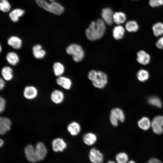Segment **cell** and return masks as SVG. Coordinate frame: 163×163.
Returning a JSON list of instances; mask_svg holds the SVG:
<instances>
[{
  "label": "cell",
  "instance_id": "6da1fadb",
  "mask_svg": "<svg viewBox=\"0 0 163 163\" xmlns=\"http://www.w3.org/2000/svg\"><path fill=\"white\" fill-rule=\"evenodd\" d=\"M105 24L103 20L101 19L91 21L85 31L88 39L91 41H95L101 38L105 32Z\"/></svg>",
  "mask_w": 163,
  "mask_h": 163
},
{
  "label": "cell",
  "instance_id": "7a4b0ae2",
  "mask_svg": "<svg viewBox=\"0 0 163 163\" xmlns=\"http://www.w3.org/2000/svg\"><path fill=\"white\" fill-rule=\"evenodd\" d=\"M88 78L91 81L94 87L99 89L104 88L108 82L107 75L101 71L91 70L88 73Z\"/></svg>",
  "mask_w": 163,
  "mask_h": 163
},
{
  "label": "cell",
  "instance_id": "3957f363",
  "mask_svg": "<svg viewBox=\"0 0 163 163\" xmlns=\"http://www.w3.org/2000/svg\"><path fill=\"white\" fill-rule=\"evenodd\" d=\"M35 1L37 4L40 7L55 14H61L64 11L63 7L58 2L52 1L49 3L46 0Z\"/></svg>",
  "mask_w": 163,
  "mask_h": 163
},
{
  "label": "cell",
  "instance_id": "277c9868",
  "mask_svg": "<svg viewBox=\"0 0 163 163\" xmlns=\"http://www.w3.org/2000/svg\"><path fill=\"white\" fill-rule=\"evenodd\" d=\"M66 52L69 55H72L73 60L76 62H79L82 60L85 55L84 50L79 44L72 43L66 48Z\"/></svg>",
  "mask_w": 163,
  "mask_h": 163
},
{
  "label": "cell",
  "instance_id": "5b68a950",
  "mask_svg": "<svg viewBox=\"0 0 163 163\" xmlns=\"http://www.w3.org/2000/svg\"><path fill=\"white\" fill-rule=\"evenodd\" d=\"M109 118L111 125L116 127L118 126L119 121L121 122L124 121L125 116L123 111L121 108L115 107L111 110Z\"/></svg>",
  "mask_w": 163,
  "mask_h": 163
},
{
  "label": "cell",
  "instance_id": "8992f818",
  "mask_svg": "<svg viewBox=\"0 0 163 163\" xmlns=\"http://www.w3.org/2000/svg\"><path fill=\"white\" fill-rule=\"evenodd\" d=\"M88 158L91 163H104V157L103 153L97 148L92 146L89 152Z\"/></svg>",
  "mask_w": 163,
  "mask_h": 163
},
{
  "label": "cell",
  "instance_id": "52a82bcc",
  "mask_svg": "<svg viewBox=\"0 0 163 163\" xmlns=\"http://www.w3.org/2000/svg\"><path fill=\"white\" fill-rule=\"evenodd\" d=\"M98 138L95 133L88 132L84 134L82 138V141L85 145L90 147L94 146L97 142Z\"/></svg>",
  "mask_w": 163,
  "mask_h": 163
},
{
  "label": "cell",
  "instance_id": "ba28073f",
  "mask_svg": "<svg viewBox=\"0 0 163 163\" xmlns=\"http://www.w3.org/2000/svg\"><path fill=\"white\" fill-rule=\"evenodd\" d=\"M53 150L56 152H63L68 147L67 142L63 139L57 138L53 139L52 142Z\"/></svg>",
  "mask_w": 163,
  "mask_h": 163
},
{
  "label": "cell",
  "instance_id": "9c48e42d",
  "mask_svg": "<svg viewBox=\"0 0 163 163\" xmlns=\"http://www.w3.org/2000/svg\"><path fill=\"white\" fill-rule=\"evenodd\" d=\"M136 56V61L141 65H146L150 62L151 56L145 50H139L137 52Z\"/></svg>",
  "mask_w": 163,
  "mask_h": 163
},
{
  "label": "cell",
  "instance_id": "30bf717a",
  "mask_svg": "<svg viewBox=\"0 0 163 163\" xmlns=\"http://www.w3.org/2000/svg\"><path fill=\"white\" fill-rule=\"evenodd\" d=\"M35 152L38 161L43 160L45 157L47 153L46 148L41 142H39L36 145Z\"/></svg>",
  "mask_w": 163,
  "mask_h": 163
},
{
  "label": "cell",
  "instance_id": "8fae6325",
  "mask_svg": "<svg viewBox=\"0 0 163 163\" xmlns=\"http://www.w3.org/2000/svg\"><path fill=\"white\" fill-rule=\"evenodd\" d=\"M24 152L27 160L32 163L38 161L36 155L35 148L32 145L28 144L25 148Z\"/></svg>",
  "mask_w": 163,
  "mask_h": 163
},
{
  "label": "cell",
  "instance_id": "7c38bea8",
  "mask_svg": "<svg viewBox=\"0 0 163 163\" xmlns=\"http://www.w3.org/2000/svg\"><path fill=\"white\" fill-rule=\"evenodd\" d=\"M67 129L70 134L73 136H77L81 131L80 124L76 121H73L69 123L67 126Z\"/></svg>",
  "mask_w": 163,
  "mask_h": 163
},
{
  "label": "cell",
  "instance_id": "4fadbf2b",
  "mask_svg": "<svg viewBox=\"0 0 163 163\" xmlns=\"http://www.w3.org/2000/svg\"><path fill=\"white\" fill-rule=\"evenodd\" d=\"M113 11L110 8H105L102 10L101 15L105 23L109 25L113 24Z\"/></svg>",
  "mask_w": 163,
  "mask_h": 163
},
{
  "label": "cell",
  "instance_id": "5bb4252c",
  "mask_svg": "<svg viewBox=\"0 0 163 163\" xmlns=\"http://www.w3.org/2000/svg\"><path fill=\"white\" fill-rule=\"evenodd\" d=\"M11 120L6 117L0 118V134H5L11 129Z\"/></svg>",
  "mask_w": 163,
  "mask_h": 163
},
{
  "label": "cell",
  "instance_id": "9a60e30c",
  "mask_svg": "<svg viewBox=\"0 0 163 163\" xmlns=\"http://www.w3.org/2000/svg\"><path fill=\"white\" fill-rule=\"evenodd\" d=\"M38 91L37 88L33 86H28L24 89L23 95L24 97L29 100L35 98L37 96Z\"/></svg>",
  "mask_w": 163,
  "mask_h": 163
},
{
  "label": "cell",
  "instance_id": "2e32d148",
  "mask_svg": "<svg viewBox=\"0 0 163 163\" xmlns=\"http://www.w3.org/2000/svg\"><path fill=\"white\" fill-rule=\"evenodd\" d=\"M32 51L34 57L37 59H41L44 58L46 55V50L43 49L41 45L36 44L33 46Z\"/></svg>",
  "mask_w": 163,
  "mask_h": 163
},
{
  "label": "cell",
  "instance_id": "e0dca14e",
  "mask_svg": "<svg viewBox=\"0 0 163 163\" xmlns=\"http://www.w3.org/2000/svg\"><path fill=\"white\" fill-rule=\"evenodd\" d=\"M8 44L15 50L20 49L22 45V41L19 37L15 36L10 37L7 40Z\"/></svg>",
  "mask_w": 163,
  "mask_h": 163
},
{
  "label": "cell",
  "instance_id": "ac0fdd59",
  "mask_svg": "<svg viewBox=\"0 0 163 163\" xmlns=\"http://www.w3.org/2000/svg\"><path fill=\"white\" fill-rule=\"evenodd\" d=\"M56 82L57 85L67 90L70 89L72 84V82L70 79L62 76L57 78Z\"/></svg>",
  "mask_w": 163,
  "mask_h": 163
},
{
  "label": "cell",
  "instance_id": "d6986e66",
  "mask_svg": "<svg viewBox=\"0 0 163 163\" xmlns=\"http://www.w3.org/2000/svg\"><path fill=\"white\" fill-rule=\"evenodd\" d=\"M63 93L59 90H55L52 92L50 97L51 101L55 104H59L61 103L64 99Z\"/></svg>",
  "mask_w": 163,
  "mask_h": 163
},
{
  "label": "cell",
  "instance_id": "ffe728a7",
  "mask_svg": "<svg viewBox=\"0 0 163 163\" xmlns=\"http://www.w3.org/2000/svg\"><path fill=\"white\" fill-rule=\"evenodd\" d=\"M6 59L9 64L13 66L17 65L20 60L18 54L13 51L9 52L7 53Z\"/></svg>",
  "mask_w": 163,
  "mask_h": 163
},
{
  "label": "cell",
  "instance_id": "44dd1931",
  "mask_svg": "<svg viewBox=\"0 0 163 163\" xmlns=\"http://www.w3.org/2000/svg\"><path fill=\"white\" fill-rule=\"evenodd\" d=\"M2 78L6 81H10L13 78V71L12 68L9 66L3 67L1 70Z\"/></svg>",
  "mask_w": 163,
  "mask_h": 163
},
{
  "label": "cell",
  "instance_id": "7402d4cb",
  "mask_svg": "<svg viewBox=\"0 0 163 163\" xmlns=\"http://www.w3.org/2000/svg\"><path fill=\"white\" fill-rule=\"evenodd\" d=\"M125 29L123 26L120 25L115 26L113 30V36L114 38L117 40L123 38L125 34Z\"/></svg>",
  "mask_w": 163,
  "mask_h": 163
},
{
  "label": "cell",
  "instance_id": "603a6c76",
  "mask_svg": "<svg viewBox=\"0 0 163 163\" xmlns=\"http://www.w3.org/2000/svg\"><path fill=\"white\" fill-rule=\"evenodd\" d=\"M53 69L54 75L58 77L62 76L65 70L64 65L61 62H58L54 63Z\"/></svg>",
  "mask_w": 163,
  "mask_h": 163
},
{
  "label": "cell",
  "instance_id": "cb8c5ba5",
  "mask_svg": "<svg viewBox=\"0 0 163 163\" xmlns=\"http://www.w3.org/2000/svg\"><path fill=\"white\" fill-rule=\"evenodd\" d=\"M115 160L117 163H127L129 161V156L125 152H120L116 154Z\"/></svg>",
  "mask_w": 163,
  "mask_h": 163
},
{
  "label": "cell",
  "instance_id": "d4e9b609",
  "mask_svg": "<svg viewBox=\"0 0 163 163\" xmlns=\"http://www.w3.org/2000/svg\"><path fill=\"white\" fill-rule=\"evenodd\" d=\"M24 13V11L21 9L17 8L13 10L9 14V17L13 22L18 21L20 17L22 16Z\"/></svg>",
  "mask_w": 163,
  "mask_h": 163
},
{
  "label": "cell",
  "instance_id": "484cf974",
  "mask_svg": "<svg viewBox=\"0 0 163 163\" xmlns=\"http://www.w3.org/2000/svg\"><path fill=\"white\" fill-rule=\"evenodd\" d=\"M126 19V14L123 12H116L113 14V22L118 25L125 22Z\"/></svg>",
  "mask_w": 163,
  "mask_h": 163
},
{
  "label": "cell",
  "instance_id": "4316f807",
  "mask_svg": "<svg viewBox=\"0 0 163 163\" xmlns=\"http://www.w3.org/2000/svg\"><path fill=\"white\" fill-rule=\"evenodd\" d=\"M136 76L138 80L144 82L147 81L149 78V73L147 70L141 69L137 72Z\"/></svg>",
  "mask_w": 163,
  "mask_h": 163
},
{
  "label": "cell",
  "instance_id": "83f0119b",
  "mask_svg": "<svg viewBox=\"0 0 163 163\" xmlns=\"http://www.w3.org/2000/svg\"><path fill=\"white\" fill-rule=\"evenodd\" d=\"M139 28V25L137 22L133 20L127 21L125 25V29L129 32H135Z\"/></svg>",
  "mask_w": 163,
  "mask_h": 163
},
{
  "label": "cell",
  "instance_id": "f1b7e54d",
  "mask_svg": "<svg viewBox=\"0 0 163 163\" xmlns=\"http://www.w3.org/2000/svg\"><path fill=\"white\" fill-rule=\"evenodd\" d=\"M152 30L154 35L156 37L161 36L163 34V24L158 22L152 26Z\"/></svg>",
  "mask_w": 163,
  "mask_h": 163
},
{
  "label": "cell",
  "instance_id": "f546056e",
  "mask_svg": "<svg viewBox=\"0 0 163 163\" xmlns=\"http://www.w3.org/2000/svg\"><path fill=\"white\" fill-rule=\"evenodd\" d=\"M139 127L143 130H147L151 126V123L149 119L146 117L140 119L138 122Z\"/></svg>",
  "mask_w": 163,
  "mask_h": 163
},
{
  "label": "cell",
  "instance_id": "4dcf8cb0",
  "mask_svg": "<svg viewBox=\"0 0 163 163\" xmlns=\"http://www.w3.org/2000/svg\"><path fill=\"white\" fill-rule=\"evenodd\" d=\"M148 103L151 105L158 108H161L162 103L161 100L158 97L152 96L149 97L148 99Z\"/></svg>",
  "mask_w": 163,
  "mask_h": 163
},
{
  "label": "cell",
  "instance_id": "1f68e13d",
  "mask_svg": "<svg viewBox=\"0 0 163 163\" xmlns=\"http://www.w3.org/2000/svg\"><path fill=\"white\" fill-rule=\"evenodd\" d=\"M163 126V116H158L153 119L151 122V126Z\"/></svg>",
  "mask_w": 163,
  "mask_h": 163
},
{
  "label": "cell",
  "instance_id": "d6a6232c",
  "mask_svg": "<svg viewBox=\"0 0 163 163\" xmlns=\"http://www.w3.org/2000/svg\"><path fill=\"white\" fill-rule=\"evenodd\" d=\"M0 3V9L3 12L9 11L11 8L10 3L7 0H1Z\"/></svg>",
  "mask_w": 163,
  "mask_h": 163
},
{
  "label": "cell",
  "instance_id": "836d02e7",
  "mask_svg": "<svg viewBox=\"0 0 163 163\" xmlns=\"http://www.w3.org/2000/svg\"><path fill=\"white\" fill-rule=\"evenodd\" d=\"M149 3L152 7H158L163 5V0H149Z\"/></svg>",
  "mask_w": 163,
  "mask_h": 163
},
{
  "label": "cell",
  "instance_id": "e575fe53",
  "mask_svg": "<svg viewBox=\"0 0 163 163\" xmlns=\"http://www.w3.org/2000/svg\"><path fill=\"white\" fill-rule=\"evenodd\" d=\"M157 48L160 50H163V36L160 37L155 43Z\"/></svg>",
  "mask_w": 163,
  "mask_h": 163
},
{
  "label": "cell",
  "instance_id": "d590c367",
  "mask_svg": "<svg viewBox=\"0 0 163 163\" xmlns=\"http://www.w3.org/2000/svg\"><path fill=\"white\" fill-rule=\"evenodd\" d=\"M6 102L4 99L1 97H0V112H3L5 107Z\"/></svg>",
  "mask_w": 163,
  "mask_h": 163
},
{
  "label": "cell",
  "instance_id": "8d00e7d4",
  "mask_svg": "<svg viewBox=\"0 0 163 163\" xmlns=\"http://www.w3.org/2000/svg\"><path fill=\"white\" fill-rule=\"evenodd\" d=\"M147 163H163V162L157 158H152L148 160Z\"/></svg>",
  "mask_w": 163,
  "mask_h": 163
},
{
  "label": "cell",
  "instance_id": "74e56055",
  "mask_svg": "<svg viewBox=\"0 0 163 163\" xmlns=\"http://www.w3.org/2000/svg\"><path fill=\"white\" fill-rule=\"evenodd\" d=\"M5 80L2 78H1L0 79V89L1 90L3 89L5 87Z\"/></svg>",
  "mask_w": 163,
  "mask_h": 163
},
{
  "label": "cell",
  "instance_id": "f35d334b",
  "mask_svg": "<svg viewBox=\"0 0 163 163\" xmlns=\"http://www.w3.org/2000/svg\"><path fill=\"white\" fill-rule=\"evenodd\" d=\"M107 163H117L115 160H109L107 161Z\"/></svg>",
  "mask_w": 163,
  "mask_h": 163
},
{
  "label": "cell",
  "instance_id": "ab89813d",
  "mask_svg": "<svg viewBox=\"0 0 163 163\" xmlns=\"http://www.w3.org/2000/svg\"><path fill=\"white\" fill-rule=\"evenodd\" d=\"M4 143V142L3 139H0V146L1 147H2Z\"/></svg>",
  "mask_w": 163,
  "mask_h": 163
},
{
  "label": "cell",
  "instance_id": "60d3db41",
  "mask_svg": "<svg viewBox=\"0 0 163 163\" xmlns=\"http://www.w3.org/2000/svg\"><path fill=\"white\" fill-rule=\"evenodd\" d=\"M127 163H136L133 160H129Z\"/></svg>",
  "mask_w": 163,
  "mask_h": 163
},
{
  "label": "cell",
  "instance_id": "b9f144b4",
  "mask_svg": "<svg viewBox=\"0 0 163 163\" xmlns=\"http://www.w3.org/2000/svg\"><path fill=\"white\" fill-rule=\"evenodd\" d=\"M2 46H1V45H0V52H1V51H2Z\"/></svg>",
  "mask_w": 163,
  "mask_h": 163
},
{
  "label": "cell",
  "instance_id": "7bdbcfd3",
  "mask_svg": "<svg viewBox=\"0 0 163 163\" xmlns=\"http://www.w3.org/2000/svg\"><path fill=\"white\" fill-rule=\"evenodd\" d=\"M49 1H51V2L54 1L55 0H49Z\"/></svg>",
  "mask_w": 163,
  "mask_h": 163
},
{
  "label": "cell",
  "instance_id": "ee69618b",
  "mask_svg": "<svg viewBox=\"0 0 163 163\" xmlns=\"http://www.w3.org/2000/svg\"></svg>",
  "mask_w": 163,
  "mask_h": 163
},
{
  "label": "cell",
  "instance_id": "f6af8a7d",
  "mask_svg": "<svg viewBox=\"0 0 163 163\" xmlns=\"http://www.w3.org/2000/svg\"></svg>",
  "mask_w": 163,
  "mask_h": 163
}]
</instances>
